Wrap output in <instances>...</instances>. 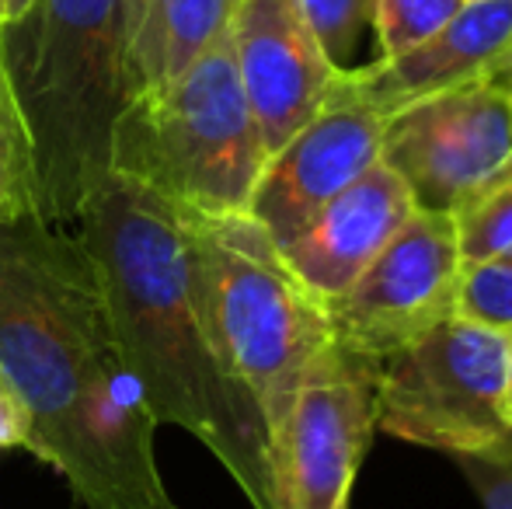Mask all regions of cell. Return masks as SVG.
<instances>
[{
  "label": "cell",
  "instance_id": "7",
  "mask_svg": "<svg viewBox=\"0 0 512 509\" xmlns=\"http://www.w3.org/2000/svg\"><path fill=\"white\" fill-rule=\"evenodd\" d=\"M377 429V360L331 342L269 433V509H345Z\"/></svg>",
  "mask_w": 512,
  "mask_h": 509
},
{
  "label": "cell",
  "instance_id": "25",
  "mask_svg": "<svg viewBox=\"0 0 512 509\" xmlns=\"http://www.w3.org/2000/svg\"><path fill=\"white\" fill-rule=\"evenodd\" d=\"M506 88H509V95H512V67H509V74H506Z\"/></svg>",
  "mask_w": 512,
  "mask_h": 509
},
{
  "label": "cell",
  "instance_id": "10",
  "mask_svg": "<svg viewBox=\"0 0 512 509\" xmlns=\"http://www.w3.org/2000/svg\"><path fill=\"white\" fill-rule=\"evenodd\" d=\"M384 119L338 77L328 102L265 161L248 213L276 245L380 161Z\"/></svg>",
  "mask_w": 512,
  "mask_h": 509
},
{
  "label": "cell",
  "instance_id": "19",
  "mask_svg": "<svg viewBox=\"0 0 512 509\" xmlns=\"http://www.w3.org/2000/svg\"><path fill=\"white\" fill-rule=\"evenodd\" d=\"M457 314L492 332L512 335V262H481L460 269Z\"/></svg>",
  "mask_w": 512,
  "mask_h": 509
},
{
  "label": "cell",
  "instance_id": "14",
  "mask_svg": "<svg viewBox=\"0 0 512 509\" xmlns=\"http://www.w3.org/2000/svg\"><path fill=\"white\" fill-rule=\"evenodd\" d=\"M241 0H150L126 49V98L175 81L230 28Z\"/></svg>",
  "mask_w": 512,
  "mask_h": 509
},
{
  "label": "cell",
  "instance_id": "24",
  "mask_svg": "<svg viewBox=\"0 0 512 509\" xmlns=\"http://www.w3.org/2000/svg\"><path fill=\"white\" fill-rule=\"evenodd\" d=\"M506 419L512 426V335H509V374H506Z\"/></svg>",
  "mask_w": 512,
  "mask_h": 509
},
{
  "label": "cell",
  "instance_id": "1",
  "mask_svg": "<svg viewBox=\"0 0 512 509\" xmlns=\"http://www.w3.org/2000/svg\"><path fill=\"white\" fill-rule=\"evenodd\" d=\"M0 377L28 419L25 450L81 509H178L95 262L39 217L0 224Z\"/></svg>",
  "mask_w": 512,
  "mask_h": 509
},
{
  "label": "cell",
  "instance_id": "4",
  "mask_svg": "<svg viewBox=\"0 0 512 509\" xmlns=\"http://www.w3.org/2000/svg\"><path fill=\"white\" fill-rule=\"evenodd\" d=\"M182 220L209 342L272 433L310 363L331 346L328 311L251 213Z\"/></svg>",
  "mask_w": 512,
  "mask_h": 509
},
{
  "label": "cell",
  "instance_id": "23",
  "mask_svg": "<svg viewBox=\"0 0 512 509\" xmlns=\"http://www.w3.org/2000/svg\"><path fill=\"white\" fill-rule=\"evenodd\" d=\"M32 4H35V0H4V21L21 18V14H25Z\"/></svg>",
  "mask_w": 512,
  "mask_h": 509
},
{
  "label": "cell",
  "instance_id": "6",
  "mask_svg": "<svg viewBox=\"0 0 512 509\" xmlns=\"http://www.w3.org/2000/svg\"><path fill=\"white\" fill-rule=\"evenodd\" d=\"M509 335L450 314L377 363V426L453 457H512Z\"/></svg>",
  "mask_w": 512,
  "mask_h": 509
},
{
  "label": "cell",
  "instance_id": "8",
  "mask_svg": "<svg viewBox=\"0 0 512 509\" xmlns=\"http://www.w3.org/2000/svg\"><path fill=\"white\" fill-rule=\"evenodd\" d=\"M380 161L415 210L457 213L512 178V95L506 77L418 98L384 119Z\"/></svg>",
  "mask_w": 512,
  "mask_h": 509
},
{
  "label": "cell",
  "instance_id": "16",
  "mask_svg": "<svg viewBox=\"0 0 512 509\" xmlns=\"http://www.w3.org/2000/svg\"><path fill=\"white\" fill-rule=\"evenodd\" d=\"M457 252L464 265L499 262L512 252V178L474 196L453 213Z\"/></svg>",
  "mask_w": 512,
  "mask_h": 509
},
{
  "label": "cell",
  "instance_id": "5",
  "mask_svg": "<svg viewBox=\"0 0 512 509\" xmlns=\"http://www.w3.org/2000/svg\"><path fill=\"white\" fill-rule=\"evenodd\" d=\"M265 161L230 28L175 81L129 95L112 133V171L199 217L248 213Z\"/></svg>",
  "mask_w": 512,
  "mask_h": 509
},
{
  "label": "cell",
  "instance_id": "12",
  "mask_svg": "<svg viewBox=\"0 0 512 509\" xmlns=\"http://www.w3.org/2000/svg\"><path fill=\"white\" fill-rule=\"evenodd\" d=\"M509 67L512 0H464V7L422 46L342 77L380 119H387L418 98L506 77Z\"/></svg>",
  "mask_w": 512,
  "mask_h": 509
},
{
  "label": "cell",
  "instance_id": "3",
  "mask_svg": "<svg viewBox=\"0 0 512 509\" xmlns=\"http://www.w3.org/2000/svg\"><path fill=\"white\" fill-rule=\"evenodd\" d=\"M0 56L32 143L35 217L70 231L112 171L126 105L119 0H35L0 25Z\"/></svg>",
  "mask_w": 512,
  "mask_h": 509
},
{
  "label": "cell",
  "instance_id": "17",
  "mask_svg": "<svg viewBox=\"0 0 512 509\" xmlns=\"http://www.w3.org/2000/svg\"><path fill=\"white\" fill-rule=\"evenodd\" d=\"M297 4L331 67L342 74L356 70L359 46L366 32H373L377 0H297Z\"/></svg>",
  "mask_w": 512,
  "mask_h": 509
},
{
  "label": "cell",
  "instance_id": "21",
  "mask_svg": "<svg viewBox=\"0 0 512 509\" xmlns=\"http://www.w3.org/2000/svg\"><path fill=\"white\" fill-rule=\"evenodd\" d=\"M28 443V419L21 412L14 391L0 377V450H25Z\"/></svg>",
  "mask_w": 512,
  "mask_h": 509
},
{
  "label": "cell",
  "instance_id": "9",
  "mask_svg": "<svg viewBox=\"0 0 512 509\" xmlns=\"http://www.w3.org/2000/svg\"><path fill=\"white\" fill-rule=\"evenodd\" d=\"M460 269L450 213L415 210L356 283L324 304L331 342L377 363L411 346L457 314Z\"/></svg>",
  "mask_w": 512,
  "mask_h": 509
},
{
  "label": "cell",
  "instance_id": "15",
  "mask_svg": "<svg viewBox=\"0 0 512 509\" xmlns=\"http://www.w3.org/2000/svg\"><path fill=\"white\" fill-rule=\"evenodd\" d=\"M35 217V171L32 143L21 123L4 56H0V224Z\"/></svg>",
  "mask_w": 512,
  "mask_h": 509
},
{
  "label": "cell",
  "instance_id": "13",
  "mask_svg": "<svg viewBox=\"0 0 512 509\" xmlns=\"http://www.w3.org/2000/svg\"><path fill=\"white\" fill-rule=\"evenodd\" d=\"M415 213L408 189L384 161L324 203L293 238L279 245L293 276L321 304L335 300L359 279Z\"/></svg>",
  "mask_w": 512,
  "mask_h": 509
},
{
  "label": "cell",
  "instance_id": "2",
  "mask_svg": "<svg viewBox=\"0 0 512 509\" xmlns=\"http://www.w3.org/2000/svg\"><path fill=\"white\" fill-rule=\"evenodd\" d=\"M95 262L115 335L157 426L196 436L255 509H269V429L209 342L182 210L108 171L70 227Z\"/></svg>",
  "mask_w": 512,
  "mask_h": 509
},
{
  "label": "cell",
  "instance_id": "26",
  "mask_svg": "<svg viewBox=\"0 0 512 509\" xmlns=\"http://www.w3.org/2000/svg\"><path fill=\"white\" fill-rule=\"evenodd\" d=\"M0 25H4V0H0Z\"/></svg>",
  "mask_w": 512,
  "mask_h": 509
},
{
  "label": "cell",
  "instance_id": "18",
  "mask_svg": "<svg viewBox=\"0 0 512 509\" xmlns=\"http://www.w3.org/2000/svg\"><path fill=\"white\" fill-rule=\"evenodd\" d=\"M460 7L464 0H377V14H373L377 60H394V56L422 46Z\"/></svg>",
  "mask_w": 512,
  "mask_h": 509
},
{
  "label": "cell",
  "instance_id": "11",
  "mask_svg": "<svg viewBox=\"0 0 512 509\" xmlns=\"http://www.w3.org/2000/svg\"><path fill=\"white\" fill-rule=\"evenodd\" d=\"M237 77L265 154L317 116L342 70L328 63L297 0H241L230 18Z\"/></svg>",
  "mask_w": 512,
  "mask_h": 509
},
{
  "label": "cell",
  "instance_id": "20",
  "mask_svg": "<svg viewBox=\"0 0 512 509\" xmlns=\"http://www.w3.org/2000/svg\"><path fill=\"white\" fill-rule=\"evenodd\" d=\"M485 509H512V457H457Z\"/></svg>",
  "mask_w": 512,
  "mask_h": 509
},
{
  "label": "cell",
  "instance_id": "27",
  "mask_svg": "<svg viewBox=\"0 0 512 509\" xmlns=\"http://www.w3.org/2000/svg\"><path fill=\"white\" fill-rule=\"evenodd\" d=\"M506 262H512V252H509V255H506Z\"/></svg>",
  "mask_w": 512,
  "mask_h": 509
},
{
  "label": "cell",
  "instance_id": "22",
  "mask_svg": "<svg viewBox=\"0 0 512 509\" xmlns=\"http://www.w3.org/2000/svg\"><path fill=\"white\" fill-rule=\"evenodd\" d=\"M147 4L150 0H119V32H122L126 49H129V42H133L136 28H140L143 14H147Z\"/></svg>",
  "mask_w": 512,
  "mask_h": 509
}]
</instances>
